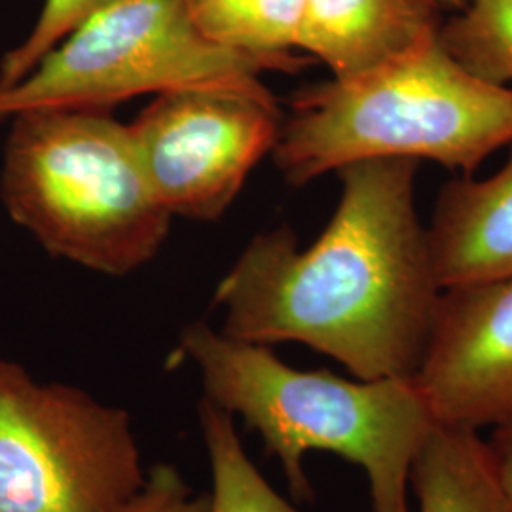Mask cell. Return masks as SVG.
Listing matches in <instances>:
<instances>
[{
    "mask_svg": "<svg viewBox=\"0 0 512 512\" xmlns=\"http://www.w3.org/2000/svg\"><path fill=\"white\" fill-rule=\"evenodd\" d=\"M308 55L245 54L207 40L183 0H120L78 25L0 90V122L25 110H109L143 93L230 86L298 73Z\"/></svg>",
    "mask_w": 512,
    "mask_h": 512,
    "instance_id": "5",
    "label": "cell"
},
{
    "mask_svg": "<svg viewBox=\"0 0 512 512\" xmlns=\"http://www.w3.org/2000/svg\"><path fill=\"white\" fill-rule=\"evenodd\" d=\"M420 512H512L476 431L437 425L412 465Z\"/></svg>",
    "mask_w": 512,
    "mask_h": 512,
    "instance_id": "11",
    "label": "cell"
},
{
    "mask_svg": "<svg viewBox=\"0 0 512 512\" xmlns=\"http://www.w3.org/2000/svg\"><path fill=\"white\" fill-rule=\"evenodd\" d=\"M495 478L512 511V412L494 425L492 439L484 440Z\"/></svg>",
    "mask_w": 512,
    "mask_h": 512,
    "instance_id": "17",
    "label": "cell"
},
{
    "mask_svg": "<svg viewBox=\"0 0 512 512\" xmlns=\"http://www.w3.org/2000/svg\"><path fill=\"white\" fill-rule=\"evenodd\" d=\"M442 14L433 0H306L296 50L346 78L437 37Z\"/></svg>",
    "mask_w": 512,
    "mask_h": 512,
    "instance_id": "10",
    "label": "cell"
},
{
    "mask_svg": "<svg viewBox=\"0 0 512 512\" xmlns=\"http://www.w3.org/2000/svg\"><path fill=\"white\" fill-rule=\"evenodd\" d=\"M198 418L213 473L209 512H298L249 459L228 410L203 397Z\"/></svg>",
    "mask_w": 512,
    "mask_h": 512,
    "instance_id": "13",
    "label": "cell"
},
{
    "mask_svg": "<svg viewBox=\"0 0 512 512\" xmlns=\"http://www.w3.org/2000/svg\"><path fill=\"white\" fill-rule=\"evenodd\" d=\"M120 0H46L29 37L0 59V90L18 84L78 25Z\"/></svg>",
    "mask_w": 512,
    "mask_h": 512,
    "instance_id": "15",
    "label": "cell"
},
{
    "mask_svg": "<svg viewBox=\"0 0 512 512\" xmlns=\"http://www.w3.org/2000/svg\"><path fill=\"white\" fill-rule=\"evenodd\" d=\"M8 122L0 198L50 255L128 275L160 253L173 217L148 184L128 126L109 110H25Z\"/></svg>",
    "mask_w": 512,
    "mask_h": 512,
    "instance_id": "4",
    "label": "cell"
},
{
    "mask_svg": "<svg viewBox=\"0 0 512 512\" xmlns=\"http://www.w3.org/2000/svg\"><path fill=\"white\" fill-rule=\"evenodd\" d=\"M147 473L128 410L0 359V512H120Z\"/></svg>",
    "mask_w": 512,
    "mask_h": 512,
    "instance_id": "6",
    "label": "cell"
},
{
    "mask_svg": "<svg viewBox=\"0 0 512 512\" xmlns=\"http://www.w3.org/2000/svg\"><path fill=\"white\" fill-rule=\"evenodd\" d=\"M203 37L258 55L293 54L306 0H183Z\"/></svg>",
    "mask_w": 512,
    "mask_h": 512,
    "instance_id": "12",
    "label": "cell"
},
{
    "mask_svg": "<svg viewBox=\"0 0 512 512\" xmlns=\"http://www.w3.org/2000/svg\"><path fill=\"white\" fill-rule=\"evenodd\" d=\"M505 145L512 88L469 73L437 35L370 71L296 93L274 160L287 183L304 186L363 160H429L471 175Z\"/></svg>",
    "mask_w": 512,
    "mask_h": 512,
    "instance_id": "3",
    "label": "cell"
},
{
    "mask_svg": "<svg viewBox=\"0 0 512 512\" xmlns=\"http://www.w3.org/2000/svg\"><path fill=\"white\" fill-rule=\"evenodd\" d=\"M179 349L198 368L205 399L239 416L279 459L294 497H313L304 456L329 452L365 471L372 512H408L412 465L437 427L414 376L346 380L298 370L270 346L202 321L183 330Z\"/></svg>",
    "mask_w": 512,
    "mask_h": 512,
    "instance_id": "2",
    "label": "cell"
},
{
    "mask_svg": "<svg viewBox=\"0 0 512 512\" xmlns=\"http://www.w3.org/2000/svg\"><path fill=\"white\" fill-rule=\"evenodd\" d=\"M433 2L439 6L442 12H456L465 4V0H433Z\"/></svg>",
    "mask_w": 512,
    "mask_h": 512,
    "instance_id": "18",
    "label": "cell"
},
{
    "mask_svg": "<svg viewBox=\"0 0 512 512\" xmlns=\"http://www.w3.org/2000/svg\"><path fill=\"white\" fill-rule=\"evenodd\" d=\"M425 234L442 291L511 277L512 152L488 179L444 184Z\"/></svg>",
    "mask_w": 512,
    "mask_h": 512,
    "instance_id": "9",
    "label": "cell"
},
{
    "mask_svg": "<svg viewBox=\"0 0 512 512\" xmlns=\"http://www.w3.org/2000/svg\"><path fill=\"white\" fill-rule=\"evenodd\" d=\"M211 495L196 492L175 465L156 463L147 482L120 512H209Z\"/></svg>",
    "mask_w": 512,
    "mask_h": 512,
    "instance_id": "16",
    "label": "cell"
},
{
    "mask_svg": "<svg viewBox=\"0 0 512 512\" xmlns=\"http://www.w3.org/2000/svg\"><path fill=\"white\" fill-rule=\"evenodd\" d=\"M437 425L480 431L512 412V275L444 289L414 374Z\"/></svg>",
    "mask_w": 512,
    "mask_h": 512,
    "instance_id": "8",
    "label": "cell"
},
{
    "mask_svg": "<svg viewBox=\"0 0 512 512\" xmlns=\"http://www.w3.org/2000/svg\"><path fill=\"white\" fill-rule=\"evenodd\" d=\"M444 50L484 82L512 84V0H465L440 23Z\"/></svg>",
    "mask_w": 512,
    "mask_h": 512,
    "instance_id": "14",
    "label": "cell"
},
{
    "mask_svg": "<svg viewBox=\"0 0 512 512\" xmlns=\"http://www.w3.org/2000/svg\"><path fill=\"white\" fill-rule=\"evenodd\" d=\"M416 171L414 160L344 165L340 202L313 245L300 249L287 226L256 236L217 285L220 332L308 346L359 380L414 376L442 293Z\"/></svg>",
    "mask_w": 512,
    "mask_h": 512,
    "instance_id": "1",
    "label": "cell"
},
{
    "mask_svg": "<svg viewBox=\"0 0 512 512\" xmlns=\"http://www.w3.org/2000/svg\"><path fill=\"white\" fill-rule=\"evenodd\" d=\"M283 114L260 78L158 93L129 135L171 217L217 220L256 164L274 152Z\"/></svg>",
    "mask_w": 512,
    "mask_h": 512,
    "instance_id": "7",
    "label": "cell"
}]
</instances>
